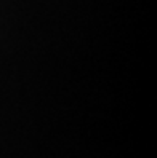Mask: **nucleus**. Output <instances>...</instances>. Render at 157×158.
I'll return each mask as SVG.
<instances>
[]
</instances>
